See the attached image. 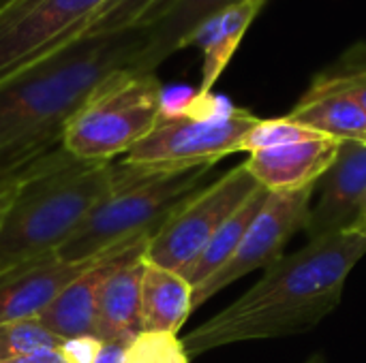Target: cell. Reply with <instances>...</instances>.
Segmentation results:
<instances>
[{"label":"cell","instance_id":"obj_1","mask_svg":"<svg viewBox=\"0 0 366 363\" xmlns=\"http://www.w3.org/2000/svg\"><path fill=\"white\" fill-rule=\"evenodd\" d=\"M146 28L84 34L0 81V182L64 150L71 118L116 71L137 66Z\"/></svg>","mask_w":366,"mask_h":363},{"label":"cell","instance_id":"obj_2","mask_svg":"<svg viewBox=\"0 0 366 363\" xmlns=\"http://www.w3.org/2000/svg\"><path fill=\"white\" fill-rule=\"evenodd\" d=\"M366 255V235L335 231L277 259L236 302L182 338L187 357L221 347L313 329L341 302L352 270Z\"/></svg>","mask_w":366,"mask_h":363},{"label":"cell","instance_id":"obj_3","mask_svg":"<svg viewBox=\"0 0 366 363\" xmlns=\"http://www.w3.org/2000/svg\"><path fill=\"white\" fill-rule=\"evenodd\" d=\"M116 182L118 163L81 160L66 150L26 171L0 225V274L58 252Z\"/></svg>","mask_w":366,"mask_h":363},{"label":"cell","instance_id":"obj_4","mask_svg":"<svg viewBox=\"0 0 366 363\" xmlns=\"http://www.w3.org/2000/svg\"><path fill=\"white\" fill-rule=\"evenodd\" d=\"M214 165L169 169L118 163L114 190L86 216L79 229L58 248L69 263L88 261L116 246L152 237L206 184Z\"/></svg>","mask_w":366,"mask_h":363},{"label":"cell","instance_id":"obj_5","mask_svg":"<svg viewBox=\"0 0 366 363\" xmlns=\"http://www.w3.org/2000/svg\"><path fill=\"white\" fill-rule=\"evenodd\" d=\"M163 86L157 73L127 66L112 73L64 128L62 148L81 160H114L159 122Z\"/></svg>","mask_w":366,"mask_h":363},{"label":"cell","instance_id":"obj_6","mask_svg":"<svg viewBox=\"0 0 366 363\" xmlns=\"http://www.w3.org/2000/svg\"><path fill=\"white\" fill-rule=\"evenodd\" d=\"M257 120L240 107L221 113H197L189 109L169 116L161 113L154 128L122 160L169 169L214 165L229 154L242 152V139Z\"/></svg>","mask_w":366,"mask_h":363},{"label":"cell","instance_id":"obj_7","mask_svg":"<svg viewBox=\"0 0 366 363\" xmlns=\"http://www.w3.org/2000/svg\"><path fill=\"white\" fill-rule=\"evenodd\" d=\"M259 188L240 163L193 195L146 244L144 259L184 276L217 229Z\"/></svg>","mask_w":366,"mask_h":363},{"label":"cell","instance_id":"obj_8","mask_svg":"<svg viewBox=\"0 0 366 363\" xmlns=\"http://www.w3.org/2000/svg\"><path fill=\"white\" fill-rule=\"evenodd\" d=\"M109 0H15L0 11V81L81 39Z\"/></svg>","mask_w":366,"mask_h":363},{"label":"cell","instance_id":"obj_9","mask_svg":"<svg viewBox=\"0 0 366 363\" xmlns=\"http://www.w3.org/2000/svg\"><path fill=\"white\" fill-rule=\"evenodd\" d=\"M317 186L296 193H270L247 233L242 235L234 255L204 282L193 287V310L212 300L219 291L240 280L242 276L266 270L283 257V248L309 220L313 195Z\"/></svg>","mask_w":366,"mask_h":363},{"label":"cell","instance_id":"obj_10","mask_svg":"<svg viewBox=\"0 0 366 363\" xmlns=\"http://www.w3.org/2000/svg\"><path fill=\"white\" fill-rule=\"evenodd\" d=\"M317 203H311L305 231L309 240L343 231L358 216L366 197V143L341 141L339 154L320 178Z\"/></svg>","mask_w":366,"mask_h":363},{"label":"cell","instance_id":"obj_11","mask_svg":"<svg viewBox=\"0 0 366 363\" xmlns=\"http://www.w3.org/2000/svg\"><path fill=\"white\" fill-rule=\"evenodd\" d=\"M103 255H97L88 261L69 263L54 252L0 274V325L36 319L66 285L92 267Z\"/></svg>","mask_w":366,"mask_h":363},{"label":"cell","instance_id":"obj_12","mask_svg":"<svg viewBox=\"0 0 366 363\" xmlns=\"http://www.w3.org/2000/svg\"><path fill=\"white\" fill-rule=\"evenodd\" d=\"M341 141L332 137H313L279 148L251 152L244 160L249 173L268 193H296L317 186L339 154Z\"/></svg>","mask_w":366,"mask_h":363},{"label":"cell","instance_id":"obj_13","mask_svg":"<svg viewBox=\"0 0 366 363\" xmlns=\"http://www.w3.org/2000/svg\"><path fill=\"white\" fill-rule=\"evenodd\" d=\"M148 240L150 237H142L105 252L92 267H88L81 276L66 285L60 295L36 317V321L62 340L94 336L97 302L103 282L127 257H131L137 248L146 246Z\"/></svg>","mask_w":366,"mask_h":363},{"label":"cell","instance_id":"obj_14","mask_svg":"<svg viewBox=\"0 0 366 363\" xmlns=\"http://www.w3.org/2000/svg\"><path fill=\"white\" fill-rule=\"evenodd\" d=\"M238 2L242 0H163L142 24L146 47L137 58V68L157 73L167 58L189 47L193 34L210 17Z\"/></svg>","mask_w":366,"mask_h":363},{"label":"cell","instance_id":"obj_15","mask_svg":"<svg viewBox=\"0 0 366 363\" xmlns=\"http://www.w3.org/2000/svg\"><path fill=\"white\" fill-rule=\"evenodd\" d=\"M144 252L137 248L127 257L103 282L97 302L94 338L105 342H135L144 336L142 329V278H144Z\"/></svg>","mask_w":366,"mask_h":363},{"label":"cell","instance_id":"obj_16","mask_svg":"<svg viewBox=\"0 0 366 363\" xmlns=\"http://www.w3.org/2000/svg\"><path fill=\"white\" fill-rule=\"evenodd\" d=\"M268 0H242L214 17H210L191 39L189 45H195L202 51V83L199 94H210L227 64L232 62L240 41L244 39L249 26L259 15Z\"/></svg>","mask_w":366,"mask_h":363},{"label":"cell","instance_id":"obj_17","mask_svg":"<svg viewBox=\"0 0 366 363\" xmlns=\"http://www.w3.org/2000/svg\"><path fill=\"white\" fill-rule=\"evenodd\" d=\"M193 312V287L176 272L144 259L142 329L148 336H178Z\"/></svg>","mask_w":366,"mask_h":363},{"label":"cell","instance_id":"obj_18","mask_svg":"<svg viewBox=\"0 0 366 363\" xmlns=\"http://www.w3.org/2000/svg\"><path fill=\"white\" fill-rule=\"evenodd\" d=\"M290 120L339 141H365L366 113L347 94L313 81L287 113Z\"/></svg>","mask_w":366,"mask_h":363},{"label":"cell","instance_id":"obj_19","mask_svg":"<svg viewBox=\"0 0 366 363\" xmlns=\"http://www.w3.org/2000/svg\"><path fill=\"white\" fill-rule=\"evenodd\" d=\"M268 190L266 188H257L219 229L217 233L210 237V242L204 246V250L199 252V257L193 261V265L184 272V280L191 287H197L199 282H204L208 276H212L238 248L242 235L247 233L249 225L253 223V218L257 216V212L262 210V205L268 199Z\"/></svg>","mask_w":366,"mask_h":363},{"label":"cell","instance_id":"obj_20","mask_svg":"<svg viewBox=\"0 0 366 363\" xmlns=\"http://www.w3.org/2000/svg\"><path fill=\"white\" fill-rule=\"evenodd\" d=\"M313 81L347 94L366 113V43H356L345 49L343 56L315 75Z\"/></svg>","mask_w":366,"mask_h":363},{"label":"cell","instance_id":"obj_21","mask_svg":"<svg viewBox=\"0 0 366 363\" xmlns=\"http://www.w3.org/2000/svg\"><path fill=\"white\" fill-rule=\"evenodd\" d=\"M64 340L43 327L36 319L0 325V362L26 357L39 351H58Z\"/></svg>","mask_w":366,"mask_h":363},{"label":"cell","instance_id":"obj_22","mask_svg":"<svg viewBox=\"0 0 366 363\" xmlns=\"http://www.w3.org/2000/svg\"><path fill=\"white\" fill-rule=\"evenodd\" d=\"M320 137V133L285 118H272V120H257L253 128L244 135L242 139V152H257V150H268V148H279L305 139Z\"/></svg>","mask_w":366,"mask_h":363},{"label":"cell","instance_id":"obj_23","mask_svg":"<svg viewBox=\"0 0 366 363\" xmlns=\"http://www.w3.org/2000/svg\"><path fill=\"white\" fill-rule=\"evenodd\" d=\"M163 0H109L101 15L92 21L86 34H103L127 28H139L146 17L161 4Z\"/></svg>","mask_w":366,"mask_h":363},{"label":"cell","instance_id":"obj_24","mask_svg":"<svg viewBox=\"0 0 366 363\" xmlns=\"http://www.w3.org/2000/svg\"><path fill=\"white\" fill-rule=\"evenodd\" d=\"M146 340V363H189L178 336H148Z\"/></svg>","mask_w":366,"mask_h":363},{"label":"cell","instance_id":"obj_25","mask_svg":"<svg viewBox=\"0 0 366 363\" xmlns=\"http://www.w3.org/2000/svg\"><path fill=\"white\" fill-rule=\"evenodd\" d=\"M103 342L94 336H79V338H69L60 347V355L66 363H94Z\"/></svg>","mask_w":366,"mask_h":363},{"label":"cell","instance_id":"obj_26","mask_svg":"<svg viewBox=\"0 0 366 363\" xmlns=\"http://www.w3.org/2000/svg\"><path fill=\"white\" fill-rule=\"evenodd\" d=\"M21 175H24V173H21ZM21 175L11 178V180H2V182H0V225H2V220H4V214H6L11 201H13V195H15V190H17V184H19V178H21Z\"/></svg>","mask_w":366,"mask_h":363},{"label":"cell","instance_id":"obj_27","mask_svg":"<svg viewBox=\"0 0 366 363\" xmlns=\"http://www.w3.org/2000/svg\"><path fill=\"white\" fill-rule=\"evenodd\" d=\"M2 363H66L64 357L60 355V349L58 351H39V353H32V355H26V357H15V359H9V362Z\"/></svg>","mask_w":366,"mask_h":363},{"label":"cell","instance_id":"obj_28","mask_svg":"<svg viewBox=\"0 0 366 363\" xmlns=\"http://www.w3.org/2000/svg\"><path fill=\"white\" fill-rule=\"evenodd\" d=\"M347 229H354V231H358V233H365L366 235V197H365V203H362V208H360V212H358V216L354 218V223H352Z\"/></svg>","mask_w":366,"mask_h":363},{"label":"cell","instance_id":"obj_29","mask_svg":"<svg viewBox=\"0 0 366 363\" xmlns=\"http://www.w3.org/2000/svg\"><path fill=\"white\" fill-rule=\"evenodd\" d=\"M13 2H15V0H0V11H2V9H6V6H9V4H13Z\"/></svg>","mask_w":366,"mask_h":363},{"label":"cell","instance_id":"obj_30","mask_svg":"<svg viewBox=\"0 0 366 363\" xmlns=\"http://www.w3.org/2000/svg\"><path fill=\"white\" fill-rule=\"evenodd\" d=\"M309 363H322V362H320V359H311V362H309Z\"/></svg>","mask_w":366,"mask_h":363},{"label":"cell","instance_id":"obj_31","mask_svg":"<svg viewBox=\"0 0 366 363\" xmlns=\"http://www.w3.org/2000/svg\"><path fill=\"white\" fill-rule=\"evenodd\" d=\"M365 143H366V139H365Z\"/></svg>","mask_w":366,"mask_h":363},{"label":"cell","instance_id":"obj_32","mask_svg":"<svg viewBox=\"0 0 366 363\" xmlns=\"http://www.w3.org/2000/svg\"><path fill=\"white\" fill-rule=\"evenodd\" d=\"M0 363H2V362H0Z\"/></svg>","mask_w":366,"mask_h":363}]
</instances>
